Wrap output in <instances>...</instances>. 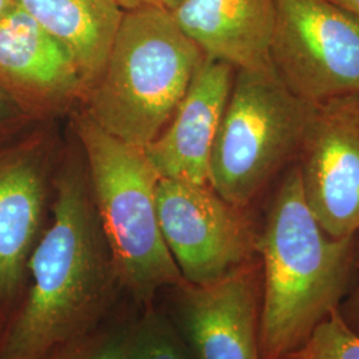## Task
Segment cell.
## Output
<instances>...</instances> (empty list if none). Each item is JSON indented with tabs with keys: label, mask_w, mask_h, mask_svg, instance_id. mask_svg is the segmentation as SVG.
Here are the masks:
<instances>
[{
	"label": "cell",
	"mask_w": 359,
	"mask_h": 359,
	"mask_svg": "<svg viewBox=\"0 0 359 359\" xmlns=\"http://www.w3.org/2000/svg\"><path fill=\"white\" fill-rule=\"evenodd\" d=\"M77 136L90 167L92 197L118 283L142 301L185 280L160 231L158 175L142 148L109 135L84 114Z\"/></svg>",
	"instance_id": "4"
},
{
	"label": "cell",
	"mask_w": 359,
	"mask_h": 359,
	"mask_svg": "<svg viewBox=\"0 0 359 359\" xmlns=\"http://www.w3.org/2000/svg\"><path fill=\"white\" fill-rule=\"evenodd\" d=\"M205 59L170 13L145 3L124 11L84 115L118 140L145 148L175 115Z\"/></svg>",
	"instance_id": "3"
},
{
	"label": "cell",
	"mask_w": 359,
	"mask_h": 359,
	"mask_svg": "<svg viewBox=\"0 0 359 359\" xmlns=\"http://www.w3.org/2000/svg\"><path fill=\"white\" fill-rule=\"evenodd\" d=\"M305 200L334 238L359 231V93L318 104L297 158Z\"/></svg>",
	"instance_id": "8"
},
{
	"label": "cell",
	"mask_w": 359,
	"mask_h": 359,
	"mask_svg": "<svg viewBox=\"0 0 359 359\" xmlns=\"http://www.w3.org/2000/svg\"><path fill=\"white\" fill-rule=\"evenodd\" d=\"M316 108L295 96L274 69H237L210 156L209 185L245 209L297 163Z\"/></svg>",
	"instance_id": "5"
},
{
	"label": "cell",
	"mask_w": 359,
	"mask_h": 359,
	"mask_svg": "<svg viewBox=\"0 0 359 359\" xmlns=\"http://www.w3.org/2000/svg\"><path fill=\"white\" fill-rule=\"evenodd\" d=\"M15 3L72 55L86 92L102 71L112 47L124 15L120 4L116 0H15Z\"/></svg>",
	"instance_id": "13"
},
{
	"label": "cell",
	"mask_w": 359,
	"mask_h": 359,
	"mask_svg": "<svg viewBox=\"0 0 359 359\" xmlns=\"http://www.w3.org/2000/svg\"><path fill=\"white\" fill-rule=\"evenodd\" d=\"M257 255L262 265L261 359H283L344 301L358 261L355 236L334 238L322 229L295 163L257 236Z\"/></svg>",
	"instance_id": "2"
},
{
	"label": "cell",
	"mask_w": 359,
	"mask_h": 359,
	"mask_svg": "<svg viewBox=\"0 0 359 359\" xmlns=\"http://www.w3.org/2000/svg\"><path fill=\"white\" fill-rule=\"evenodd\" d=\"M126 359H191L179 337L158 316H147L127 338Z\"/></svg>",
	"instance_id": "16"
},
{
	"label": "cell",
	"mask_w": 359,
	"mask_h": 359,
	"mask_svg": "<svg viewBox=\"0 0 359 359\" xmlns=\"http://www.w3.org/2000/svg\"><path fill=\"white\" fill-rule=\"evenodd\" d=\"M338 311L347 327L359 337V257L353 283L341 302Z\"/></svg>",
	"instance_id": "18"
},
{
	"label": "cell",
	"mask_w": 359,
	"mask_h": 359,
	"mask_svg": "<svg viewBox=\"0 0 359 359\" xmlns=\"http://www.w3.org/2000/svg\"><path fill=\"white\" fill-rule=\"evenodd\" d=\"M180 1L181 0H148V3L154 4V6H158V7H163V8H165L168 11L173 10L179 4Z\"/></svg>",
	"instance_id": "22"
},
{
	"label": "cell",
	"mask_w": 359,
	"mask_h": 359,
	"mask_svg": "<svg viewBox=\"0 0 359 359\" xmlns=\"http://www.w3.org/2000/svg\"><path fill=\"white\" fill-rule=\"evenodd\" d=\"M126 354L127 337H117L97 346H79L76 344L68 359H126Z\"/></svg>",
	"instance_id": "17"
},
{
	"label": "cell",
	"mask_w": 359,
	"mask_h": 359,
	"mask_svg": "<svg viewBox=\"0 0 359 359\" xmlns=\"http://www.w3.org/2000/svg\"><path fill=\"white\" fill-rule=\"evenodd\" d=\"M76 344H74V345H71V346L65 347L63 350H60V351H57L56 354H53L51 358L48 359H68L69 358V355H71V353H72V350H74V347H75Z\"/></svg>",
	"instance_id": "24"
},
{
	"label": "cell",
	"mask_w": 359,
	"mask_h": 359,
	"mask_svg": "<svg viewBox=\"0 0 359 359\" xmlns=\"http://www.w3.org/2000/svg\"><path fill=\"white\" fill-rule=\"evenodd\" d=\"M270 62L308 103L359 93V20L327 0H276Z\"/></svg>",
	"instance_id": "6"
},
{
	"label": "cell",
	"mask_w": 359,
	"mask_h": 359,
	"mask_svg": "<svg viewBox=\"0 0 359 359\" xmlns=\"http://www.w3.org/2000/svg\"><path fill=\"white\" fill-rule=\"evenodd\" d=\"M0 88L46 109L84 93L72 55L18 6L0 18Z\"/></svg>",
	"instance_id": "11"
},
{
	"label": "cell",
	"mask_w": 359,
	"mask_h": 359,
	"mask_svg": "<svg viewBox=\"0 0 359 359\" xmlns=\"http://www.w3.org/2000/svg\"><path fill=\"white\" fill-rule=\"evenodd\" d=\"M359 20V0H327Z\"/></svg>",
	"instance_id": "19"
},
{
	"label": "cell",
	"mask_w": 359,
	"mask_h": 359,
	"mask_svg": "<svg viewBox=\"0 0 359 359\" xmlns=\"http://www.w3.org/2000/svg\"><path fill=\"white\" fill-rule=\"evenodd\" d=\"M120 7L124 10V11H129V10H133V8H137L142 4L148 3V0H116Z\"/></svg>",
	"instance_id": "21"
},
{
	"label": "cell",
	"mask_w": 359,
	"mask_h": 359,
	"mask_svg": "<svg viewBox=\"0 0 359 359\" xmlns=\"http://www.w3.org/2000/svg\"><path fill=\"white\" fill-rule=\"evenodd\" d=\"M43 203L44 187L35 164L25 158L0 164V304L22 287Z\"/></svg>",
	"instance_id": "14"
},
{
	"label": "cell",
	"mask_w": 359,
	"mask_h": 359,
	"mask_svg": "<svg viewBox=\"0 0 359 359\" xmlns=\"http://www.w3.org/2000/svg\"><path fill=\"white\" fill-rule=\"evenodd\" d=\"M169 13L206 57L236 71H273L276 0H181Z\"/></svg>",
	"instance_id": "12"
},
{
	"label": "cell",
	"mask_w": 359,
	"mask_h": 359,
	"mask_svg": "<svg viewBox=\"0 0 359 359\" xmlns=\"http://www.w3.org/2000/svg\"><path fill=\"white\" fill-rule=\"evenodd\" d=\"M180 318L196 359H261L262 265L256 256L209 285L179 287Z\"/></svg>",
	"instance_id": "9"
},
{
	"label": "cell",
	"mask_w": 359,
	"mask_h": 359,
	"mask_svg": "<svg viewBox=\"0 0 359 359\" xmlns=\"http://www.w3.org/2000/svg\"><path fill=\"white\" fill-rule=\"evenodd\" d=\"M15 6H16L15 0H0V18L8 13L10 10H13Z\"/></svg>",
	"instance_id": "23"
},
{
	"label": "cell",
	"mask_w": 359,
	"mask_h": 359,
	"mask_svg": "<svg viewBox=\"0 0 359 359\" xmlns=\"http://www.w3.org/2000/svg\"><path fill=\"white\" fill-rule=\"evenodd\" d=\"M32 283L0 338V359H48L76 344L109 306L118 280L88 182L57 181L51 225L31 252Z\"/></svg>",
	"instance_id": "1"
},
{
	"label": "cell",
	"mask_w": 359,
	"mask_h": 359,
	"mask_svg": "<svg viewBox=\"0 0 359 359\" xmlns=\"http://www.w3.org/2000/svg\"><path fill=\"white\" fill-rule=\"evenodd\" d=\"M236 69L206 57L164 130L144 148L160 179L209 184V163Z\"/></svg>",
	"instance_id": "10"
},
{
	"label": "cell",
	"mask_w": 359,
	"mask_h": 359,
	"mask_svg": "<svg viewBox=\"0 0 359 359\" xmlns=\"http://www.w3.org/2000/svg\"><path fill=\"white\" fill-rule=\"evenodd\" d=\"M156 203L163 238L185 283H216L258 256L244 209L209 184L158 179Z\"/></svg>",
	"instance_id": "7"
},
{
	"label": "cell",
	"mask_w": 359,
	"mask_h": 359,
	"mask_svg": "<svg viewBox=\"0 0 359 359\" xmlns=\"http://www.w3.org/2000/svg\"><path fill=\"white\" fill-rule=\"evenodd\" d=\"M10 104H8V93L0 88V120L8 115Z\"/></svg>",
	"instance_id": "20"
},
{
	"label": "cell",
	"mask_w": 359,
	"mask_h": 359,
	"mask_svg": "<svg viewBox=\"0 0 359 359\" xmlns=\"http://www.w3.org/2000/svg\"><path fill=\"white\" fill-rule=\"evenodd\" d=\"M283 359H359V337L334 309L308 341Z\"/></svg>",
	"instance_id": "15"
}]
</instances>
